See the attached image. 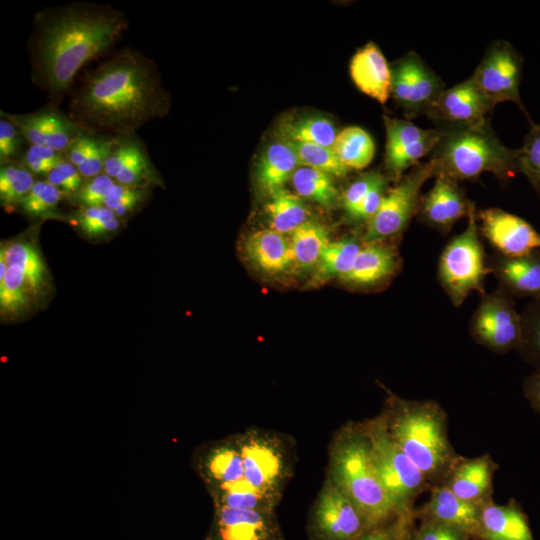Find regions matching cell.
<instances>
[{
    "label": "cell",
    "mask_w": 540,
    "mask_h": 540,
    "mask_svg": "<svg viewBox=\"0 0 540 540\" xmlns=\"http://www.w3.org/2000/svg\"><path fill=\"white\" fill-rule=\"evenodd\" d=\"M149 196V187H132L115 183L104 206L123 219L140 208Z\"/></svg>",
    "instance_id": "7bdbcfd3"
},
{
    "label": "cell",
    "mask_w": 540,
    "mask_h": 540,
    "mask_svg": "<svg viewBox=\"0 0 540 540\" xmlns=\"http://www.w3.org/2000/svg\"><path fill=\"white\" fill-rule=\"evenodd\" d=\"M498 464L490 454L460 456L442 484L464 501L478 506L493 501V479Z\"/></svg>",
    "instance_id": "d6986e66"
},
{
    "label": "cell",
    "mask_w": 540,
    "mask_h": 540,
    "mask_svg": "<svg viewBox=\"0 0 540 540\" xmlns=\"http://www.w3.org/2000/svg\"><path fill=\"white\" fill-rule=\"evenodd\" d=\"M99 137L100 134L91 132L81 135L64 153L66 160L78 168L90 155Z\"/></svg>",
    "instance_id": "db71d44e"
},
{
    "label": "cell",
    "mask_w": 540,
    "mask_h": 540,
    "mask_svg": "<svg viewBox=\"0 0 540 540\" xmlns=\"http://www.w3.org/2000/svg\"><path fill=\"white\" fill-rule=\"evenodd\" d=\"M382 176V174L375 171L367 172L365 174H362L353 183L349 185L342 197V204L347 215L351 214L354 211V209L363 200V198L370 191L373 185Z\"/></svg>",
    "instance_id": "816d5d0a"
},
{
    "label": "cell",
    "mask_w": 540,
    "mask_h": 540,
    "mask_svg": "<svg viewBox=\"0 0 540 540\" xmlns=\"http://www.w3.org/2000/svg\"><path fill=\"white\" fill-rule=\"evenodd\" d=\"M326 478L362 511L372 527L398 516L378 477L361 422L349 421L334 433Z\"/></svg>",
    "instance_id": "277c9868"
},
{
    "label": "cell",
    "mask_w": 540,
    "mask_h": 540,
    "mask_svg": "<svg viewBox=\"0 0 540 540\" xmlns=\"http://www.w3.org/2000/svg\"><path fill=\"white\" fill-rule=\"evenodd\" d=\"M523 58L515 47L504 40L493 42L471 75L493 107L511 101L527 115L520 97Z\"/></svg>",
    "instance_id": "7c38bea8"
},
{
    "label": "cell",
    "mask_w": 540,
    "mask_h": 540,
    "mask_svg": "<svg viewBox=\"0 0 540 540\" xmlns=\"http://www.w3.org/2000/svg\"><path fill=\"white\" fill-rule=\"evenodd\" d=\"M63 194L47 180L36 181L19 207L31 217H52Z\"/></svg>",
    "instance_id": "60d3db41"
},
{
    "label": "cell",
    "mask_w": 540,
    "mask_h": 540,
    "mask_svg": "<svg viewBox=\"0 0 540 540\" xmlns=\"http://www.w3.org/2000/svg\"><path fill=\"white\" fill-rule=\"evenodd\" d=\"M493 108L470 76L445 89L425 115L447 126L472 125L489 120Z\"/></svg>",
    "instance_id": "ac0fdd59"
},
{
    "label": "cell",
    "mask_w": 540,
    "mask_h": 540,
    "mask_svg": "<svg viewBox=\"0 0 540 540\" xmlns=\"http://www.w3.org/2000/svg\"><path fill=\"white\" fill-rule=\"evenodd\" d=\"M523 392L531 407L540 415V369H535L525 378Z\"/></svg>",
    "instance_id": "11a10c76"
},
{
    "label": "cell",
    "mask_w": 540,
    "mask_h": 540,
    "mask_svg": "<svg viewBox=\"0 0 540 540\" xmlns=\"http://www.w3.org/2000/svg\"><path fill=\"white\" fill-rule=\"evenodd\" d=\"M299 196L318 202L323 207L331 208L338 200V191L332 176L322 171L301 166L291 178Z\"/></svg>",
    "instance_id": "e575fe53"
},
{
    "label": "cell",
    "mask_w": 540,
    "mask_h": 540,
    "mask_svg": "<svg viewBox=\"0 0 540 540\" xmlns=\"http://www.w3.org/2000/svg\"><path fill=\"white\" fill-rule=\"evenodd\" d=\"M271 229L282 234L292 233L307 222L308 210L302 200L284 188L270 196L266 204Z\"/></svg>",
    "instance_id": "d6a6232c"
},
{
    "label": "cell",
    "mask_w": 540,
    "mask_h": 540,
    "mask_svg": "<svg viewBox=\"0 0 540 540\" xmlns=\"http://www.w3.org/2000/svg\"><path fill=\"white\" fill-rule=\"evenodd\" d=\"M330 242L323 225L312 221L305 222L291 233L294 265L301 270L317 267Z\"/></svg>",
    "instance_id": "f546056e"
},
{
    "label": "cell",
    "mask_w": 540,
    "mask_h": 540,
    "mask_svg": "<svg viewBox=\"0 0 540 540\" xmlns=\"http://www.w3.org/2000/svg\"><path fill=\"white\" fill-rule=\"evenodd\" d=\"M25 140L19 129L8 119L0 118V163H16L20 156L22 142ZM21 157V156H20Z\"/></svg>",
    "instance_id": "c3c4849f"
},
{
    "label": "cell",
    "mask_w": 540,
    "mask_h": 540,
    "mask_svg": "<svg viewBox=\"0 0 540 540\" xmlns=\"http://www.w3.org/2000/svg\"><path fill=\"white\" fill-rule=\"evenodd\" d=\"M1 251L8 266L17 265L23 271L35 298L41 295L48 287L49 276L36 246L27 240H17L2 245Z\"/></svg>",
    "instance_id": "f1b7e54d"
},
{
    "label": "cell",
    "mask_w": 540,
    "mask_h": 540,
    "mask_svg": "<svg viewBox=\"0 0 540 540\" xmlns=\"http://www.w3.org/2000/svg\"><path fill=\"white\" fill-rule=\"evenodd\" d=\"M521 314L522 340L517 350L535 369H540V297L533 298Z\"/></svg>",
    "instance_id": "f35d334b"
},
{
    "label": "cell",
    "mask_w": 540,
    "mask_h": 540,
    "mask_svg": "<svg viewBox=\"0 0 540 540\" xmlns=\"http://www.w3.org/2000/svg\"><path fill=\"white\" fill-rule=\"evenodd\" d=\"M194 464L210 496L245 479L237 434L200 447Z\"/></svg>",
    "instance_id": "e0dca14e"
},
{
    "label": "cell",
    "mask_w": 540,
    "mask_h": 540,
    "mask_svg": "<svg viewBox=\"0 0 540 540\" xmlns=\"http://www.w3.org/2000/svg\"><path fill=\"white\" fill-rule=\"evenodd\" d=\"M34 174L21 164L11 163L0 168V201L5 209L19 206L34 186Z\"/></svg>",
    "instance_id": "8d00e7d4"
},
{
    "label": "cell",
    "mask_w": 540,
    "mask_h": 540,
    "mask_svg": "<svg viewBox=\"0 0 540 540\" xmlns=\"http://www.w3.org/2000/svg\"><path fill=\"white\" fill-rule=\"evenodd\" d=\"M432 176L434 166L431 160L419 163L386 192L379 209L367 222L364 234L366 244L384 242L408 227L419 210L421 187Z\"/></svg>",
    "instance_id": "9c48e42d"
},
{
    "label": "cell",
    "mask_w": 540,
    "mask_h": 540,
    "mask_svg": "<svg viewBox=\"0 0 540 540\" xmlns=\"http://www.w3.org/2000/svg\"><path fill=\"white\" fill-rule=\"evenodd\" d=\"M392 440L423 473L431 489L442 485L460 454L448 435V416L433 400H410L387 390L381 412Z\"/></svg>",
    "instance_id": "3957f363"
},
{
    "label": "cell",
    "mask_w": 540,
    "mask_h": 540,
    "mask_svg": "<svg viewBox=\"0 0 540 540\" xmlns=\"http://www.w3.org/2000/svg\"><path fill=\"white\" fill-rule=\"evenodd\" d=\"M409 540H471V538L466 532L456 528L431 522H419Z\"/></svg>",
    "instance_id": "f907efd6"
},
{
    "label": "cell",
    "mask_w": 540,
    "mask_h": 540,
    "mask_svg": "<svg viewBox=\"0 0 540 540\" xmlns=\"http://www.w3.org/2000/svg\"><path fill=\"white\" fill-rule=\"evenodd\" d=\"M391 75V94L409 117L425 114L445 90L441 78L415 52L402 57Z\"/></svg>",
    "instance_id": "4fadbf2b"
},
{
    "label": "cell",
    "mask_w": 540,
    "mask_h": 540,
    "mask_svg": "<svg viewBox=\"0 0 540 540\" xmlns=\"http://www.w3.org/2000/svg\"><path fill=\"white\" fill-rule=\"evenodd\" d=\"M295 151L301 166L310 167L334 177H345L349 168L332 147L287 141Z\"/></svg>",
    "instance_id": "74e56055"
},
{
    "label": "cell",
    "mask_w": 540,
    "mask_h": 540,
    "mask_svg": "<svg viewBox=\"0 0 540 540\" xmlns=\"http://www.w3.org/2000/svg\"><path fill=\"white\" fill-rule=\"evenodd\" d=\"M116 136L100 134L99 140L85 162L78 167L84 180L103 173L105 162L113 147Z\"/></svg>",
    "instance_id": "681fc988"
},
{
    "label": "cell",
    "mask_w": 540,
    "mask_h": 540,
    "mask_svg": "<svg viewBox=\"0 0 540 540\" xmlns=\"http://www.w3.org/2000/svg\"><path fill=\"white\" fill-rule=\"evenodd\" d=\"M367 434L380 482L396 515L414 512L417 498L430 491L423 473L390 437L382 414L361 422Z\"/></svg>",
    "instance_id": "8992f818"
},
{
    "label": "cell",
    "mask_w": 540,
    "mask_h": 540,
    "mask_svg": "<svg viewBox=\"0 0 540 540\" xmlns=\"http://www.w3.org/2000/svg\"><path fill=\"white\" fill-rule=\"evenodd\" d=\"M337 134L334 124L321 116L287 117L278 126L281 140L332 148Z\"/></svg>",
    "instance_id": "83f0119b"
},
{
    "label": "cell",
    "mask_w": 540,
    "mask_h": 540,
    "mask_svg": "<svg viewBox=\"0 0 540 540\" xmlns=\"http://www.w3.org/2000/svg\"><path fill=\"white\" fill-rule=\"evenodd\" d=\"M371 527L362 511L325 478L308 513V540H357Z\"/></svg>",
    "instance_id": "8fae6325"
},
{
    "label": "cell",
    "mask_w": 540,
    "mask_h": 540,
    "mask_svg": "<svg viewBox=\"0 0 540 540\" xmlns=\"http://www.w3.org/2000/svg\"><path fill=\"white\" fill-rule=\"evenodd\" d=\"M126 15L109 4L77 1L35 14L27 51L34 84L59 107L78 72L127 30Z\"/></svg>",
    "instance_id": "6da1fadb"
},
{
    "label": "cell",
    "mask_w": 540,
    "mask_h": 540,
    "mask_svg": "<svg viewBox=\"0 0 540 540\" xmlns=\"http://www.w3.org/2000/svg\"><path fill=\"white\" fill-rule=\"evenodd\" d=\"M415 522L414 512L396 516L385 523L371 527L357 540H409L416 526Z\"/></svg>",
    "instance_id": "ee69618b"
},
{
    "label": "cell",
    "mask_w": 540,
    "mask_h": 540,
    "mask_svg": "<svg viewBox=\"0 0 540 540\" xmlns=\"http://www.w3.org/2000/svg\"><path fill=\"white\" fill-rule=\"evenodd\" d=\"M248 258L268 273L284 272L294 265L290 239L274 229L252 233L246 240Z\"/></svg>",
    "instance_id": "484cf974"
},
{
    "label": "cell",
    "mask_w": 540,
    "mask_h": 540,
    "mask_svg": "<svg viewBox=\"0 0 540 540\" xmlns=\"http://www.w3.org/2000/svg\"><path fill=\"white\" fill-rule=\"evenodd\" d=\"M470 202L458 182L436 176L432 188L421 197L418 214L422 222L442 232H448L464 216Z\"/></svg>",
    "instance_id": "ffe728a7"
},
{
    "label": "cell",
    "mask_w": 540,
    "mask_h": 540,
    "mask_svg": "<svg viewBox=\"0 0 540 540\" xmlns=\"http://www.w3.org/2000/svg\"><path fill=\"white\" fill-rule=\"evenodd\" d=\"M35 296L17 265H9L6 275L0 281V309L4 317H17L25 313Z\"/></svg>",
    "instance_id": "836d02e7"
},
{
    "label": "cell",
    "mask_w": 540,
    "mask_h": 540,
    "mask_svg": "<svg viewBox=\"0 0 540 540\" xmlns=\"http://www.w3.org/2000/svg\"><path fill=\"white\" fill-rule=\"evenodd\" d=\"M46 180L69 198L79 191L85 181L78 168L67 160L52 170Z\"/></svg>",
    "instance_id": "7dc6e473"
},
{
    "label": "cell",
    "mask_w": 540,
    "mask_h": 540,
    "mask_svg": "<svg viewBox=\"0 0 540 540\" xmlns=\"http://www.w3.org/2000/svg\"><path fill=\"white\" fill-rule=\"evenodd\" d=\"M73 220L82 233L89 238L111 234L122 226V219L105 206L80 207Z\"/></svg>",
    "instance_id": "ab89813d"
},
{
    "label": "cell",
    "mask_w": 540,
    "mask_h": 540,
    "mask_svg": "<svg viewBox=\"0 0 540 540\" xmlns=\"http://www.w3.org/2000/svg\"><path fill=\"white\" fill-rule=\"evenodd\" d=\"M429 492L428 501L414 509L415 520L462 530L474 540L482 507L462 500L444 485L435 486Z\"/></svg>",
    "instance_id": "44dd1931"
},
{
    "label": "cell",
    "mask_w": 540,
    "mask_h": 540,
    "mask_svg": "<svg viewBox=\"0 0 540 540\" xmlns=\"http://www.w3.org/2000/svg\"><path fill=\"white\" fill-rule=\"evenodd\" d=\"M205 540H285L275 511L214 507Z\"/></svg>",
    "instance_id": "9a60e30c"
},
{
    "label": "cell",
    "mask_w": 540,
    "mask_h": 540,
    "mask_svg": "<svg viewBox=\"0 0 540 540\" xmlns=\"http://www.w3.org/2000/svg\"><path fill=\"white\" fill-rule=\"evenodd\" d=\"M386 194V180L382 176L358 204L349 218L356 221H369L377 212Z\"/></svg>",
    "instance_id": "f5cc1de1"
},
{
    "label": "cell",
    "mask_w": 540,
    "mask_h": 540,
    "mask_svg": "<svg viewBox=\"0 0 540 540\" xmlns=\"http://www.w3.org/2000/svg\"><path fill=\"white\" fill-rule=\"evenodd\" d=\"M519 150V171L540 197V124L531 123Z\"/></svg>",
    "instance_id": "b9f144b4"
},
{
    "label": "cell",
    "mask_w": 540,
    "mask_h": 540,
    "mask_svg": "<svg viewBox=\"0 0 540 540\" xmlns=\"http://www.w3.org/2000/svg\"><path fill=\"white\" fill-rule=\"evenodd\" d=\"M361 248L353 238L330 242L316 267L310 285L319 286L333 277L342 278L353 267Z\"/></svg>",
    "instance_id": "4dcf8cb0"
},
{
    "label": "cell",
    "mask_w": 540,
    "mask_h": 540,
    "mask_svg": "<svg viewBox=\"0 0 540 540\" xmlns=\"http://www.w3.org/2000/svg\"><path fill=\"white\" fill-rule=\"evenodd\" d=\"M488 273L472 203L465 230L452 238L441 253L438 279L452 304L458 307L473 291L484 294V280Z\"/></svg>",
    "instance_id": "ba28073f"
},
{
    "label": "cell",
    "mask_w": 540,
    "mask_h": 540,
    "mask_svg": "<svg viewBox=\"0 0 540 540\" xmlns=\"http://www.w3.org/2000/svg\"><path fill=\"white\" fill-rule=\"evenodd\" d=\"M169 108L157 64L126 47L85 73L71 95L68 115L89 132L122 137L165 117Z\"/></svg>",
    "instance_id": "7a4b0ae2"
},
{
    "label": "cell",
    "mask_w": 540,
    "mask_h": 540,
    "mask_svg": "<svg viewBox=\"0 0 540 540\" xmlns=\"http://www.w3.org/2000/svg\"><path fill=\"white\" fill-rule=\"evenodd\" d=\"M333 149L348 168L363 169L374 157L375 145L364 129L350 126L337 134Z\"/></svg>",
    "instance_id": "1f68e13d"
},
{
    "label": "cell",
    "mask_w": 540,
    "mask_h": 540,
    "mask_svg": "<svg viewBox=\"0 0 540 540\" xmlns=\"http://www.w3.org/2000/svg\"><path fill=\"white\" fill-rule=\"evenodd\" d=\"M214 507L276 511L280 501L254 489L245 479L211 495Z\"/></svg>",
    "instance_id": "d590c367"
},
{
    "label": "cell",
    "mask_w": 540,
    "mask_h": 540,
    "mask_svg": "<svg viewBox=\"0 0 540 540\" xmlns=\"http://www.w3.org/2000/svg\"><path fill=\"white\" fill-rule=\"evenodd\" d=\"M299 167L300 162L291 145L280 139L266 147L257 163L258 186L265 194L272 196L283 189Z\"/></svg>",
    "instance_id": "4316f807"
},
{
    "label": "cell",
    "mask_w": 540,
    "mask_h": 540,
    "mask_svg": "<svg viewBox=\"0 0 540 540\" xmlns=\"http://www.w3.org/2000/svg\"><path fill=\"white\" fill-rule=\"evenodd\" d=\"M115 181L104 173L85 180L79 191L71 198L80 207L104 206Z\"/></svg>",
    "instance_id": "bcb514c9"
},
{
    "label": "cell",
    "mask_w": 540,
    "mask_h": 540,
    "mask_svg": "<svg viewBox=\"0 0 540 540\" xmlns=\"http://www.w3.org/2000/svg\"><path fill=\"white\" fill-rule=\"evenodd\" d=\"M474 540H534L521 504L510 498L500 505L491 501L481 508Z\"/></svg>",
    "instance_id": "603a6c76"
},
{
    "label": "cell",
    "mask_w": 540,
    "mask_h": 540,
    "mask_svg": "<svg viewBox=\"0 0 540 540\" xmlns=\"http://www.w3.org/2000/svg\"><path fill=\"white\" fill-rule=\"evenodd\" d=\"M64 161L66 158L63 153L44 145H30L22 155L19 164L33 174L47 176Z\"/></svg>",
    "instance_id": "f6af8a7d"
},
{
    "label": "cell",
    "mask_w": 540,
    "mask_h": 540,
    "mask_svg": "<svg viewBox=\"0 0 540 540\" xmlns=\"http://www.w3.org/2000/svg\"><path fill=\"white\" fill-rule=\"evenodd\" d=\"M244 478L257 491L281 501L294 471L293 440L256 427L237 434Z\"/></svg>",
    "instance_id": "52a82bcc"
},
{
    "label": "cell",
    "mask_w": 540,
    "mask_h": 540,
    "mask_svg": "<svg viewBox=\"0 0 540 540\" xmlns=\"http://www.w3.org/2000/svg\"><path fill=\"white\" fill-rule=\"evenodd\" d=\"M396 249L383 242L368 243L361 248L351 270L341 279L355 287H372L392 277L399 269Z\"/></svg>",
    "instance_id": "d4e9b609"
},
{
    "label": "cell",
    "mask_w": 540,
    "mask_h": 540,
    "mask_svg": "<svg viewBox=\"0 0 540 540\" xmlns=\"http://www.w3.org/2000/svg\"><path fill=\"white\" fill-rule=\"evenodd\" d=\"M386 129L385 164L391 177L399 180L406 169L433 152L441 129H422L408 120L384 116Z\"/></svg>",
    "instance_id": "5bb4252c"
},
{
    "label": "cell",
    "mask_w": 540,
    "mask_h": 540,
    "mask_svg": "<svg viewBox=\"0 0 540 540\" xmlns=\"http://www.w3.org/2000/svg\"><path fill=\"white\" fill-rule=\"evenodd\" d=\"M430 158L434 176L456 182L475 179L485 172L499 180L513 178L519 171V149L505 146L489 120L472 125L446 126Z\"/></svg>",
    "instance_id": "5b68a950"
},
{
    "label": "cell",
    "mask_w": 540,
    "mask_h": 540,
    "mask_svg": "<svg viewBox=\"0 0 540 540\" xmlns=\"http://www.w3.org/2000/svg\"><path fill=\"white\" fill-rule=\"evenodd\" d=\"M487 264L500 286L513 297H540V250L515 257L496 253Z\"/></svg>",
    "instance_id": "7402d4cb"
},
{
    "label": "cell",
    "mask_w": 540,
    "mask_h": 540,
    "mask_svg": "<svg viewBox=\"0 0 540 540\" xmlns=\"http://www.w3.org/2000/svg\"><path fill=\"white\" fill-rule=\"evenodd\" d=\"M480 232L496 253L515 257L540 250V233L526 220L499 208L480 210Z\"/></svg>",
    "instance_id": "2e32d148"
},
{
    "label": "cell",
    "mask_w": 540,
    "mask_h": 540,
    "mask_svg": "<svg viewBox=\"0 0 540 540\" xmlns=\"http://www.w3.org/2000/svg\"><path fill=\"white\" fill-rule=\"evenodd\" d=\"M470 335L478 344L498 354L519 349L521 314L516 310L513 296L503 287L482 294L470 321Z\"/></svg>",
    "instance_id": "30bf717a"
},
{
    "label": "cell",
    "mask_w": 540,
    "mask_h": 540,
    "mask_svg": "<svg viewBox=\"0 0 540 540\" xmlns=\"http://www.w3.org/2000/svg\"><path fill=\"white\" fill-rule=\"evenodd\" d=\"M350 74L359 90L381 104L386 103L391 94V68L376 44L369 42L355 53Z\"/></svg>",
    "instance_id": "cb8c5ba5"
}]
</instances>
